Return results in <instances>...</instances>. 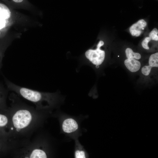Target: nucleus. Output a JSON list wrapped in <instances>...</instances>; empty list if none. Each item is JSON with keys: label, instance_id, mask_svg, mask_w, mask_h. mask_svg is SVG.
<instances>
[{"label": "nucleus", "instance_id": "nucleus-5", "mask_svg": "<svg viewBox=\"0 0 158 158\" xmlns=\"http://www.w3.org/2000/svg\"><path fill=\"white\" fill-rule=\"evenodd\" d=\"M10 8L22 9L37 14V9L28 0H0Z\"/></svg>", "mask_w": 158, "mask_h": 158}, {"label": "nucleus", "instance_id": "nucleus-13", "mask_svg": "<svg viewBox=\"0 0 158 158\" xmlns=\"http://www.w3.org/2000/svg\"><path fill=\"white\" fill-rule=\"evenodd\" d=\"M149 66L152 67H158V52L152 54L149 59Z\"/></svg>", "mask_w": 158, "mask_h": 158}, {"label": "nucleus", "instance_id": "nucleus-3", "mask_svg": "<svg viewBox=\"0 0 158 158\" xmlns=\"http://www.w3.org/2000/svg\"><path fill=\"white\" fill-rule=\"evenodd\" d=\"M11 123L8 109L0 111V138L14 142L11 138Z\"/></svg>", "mask_w": 158, "mask_h": 158}, {"label": "nucleus", "instance_id": "nucleus-12", "mask_svg": "<svg viewBox=\"0 0 158 158\" xmlns=\"http://www.w3.org/2000/svg\"><path fill=\"white\" fill-rule=\"evenodd\" d=\"M125 52L126 56L128 58H133L136 59H139L141 58V56L139 53L133 52L132 50L130 48H127Z\"/></svg>", "mask_w": 158, "mask_h": 158}, {"label": "nucleus", "instance_id": "nucleus-14", "mask_svg": "<svg viewBox=\"0 0 158 158\" xmlns=\"http://www.w3.org/2000/svg\"><path fill=\"white\" fill-rule=\"evenodd\" d=\"M158 30L156 28H154L150 33L149 37L151 40L157 41L158 40Z\"/></svg>", "mask_w": 158, "mask_h": 158}, {"label": "nucleus", "instance_id": "nucleus-7", "mask_svg": "<svg viewBox=\"0 0 158 158\" xmlns=\"http://www.w3.org/2000/svg\"><path fill=\"white\" fill-rule=\"evenodd\" d=\"M17 148L14 142L0 138V158L10 157L11 153Z\"/></svg>", "mask_w": 158, "mask_h": 158}, {"label": "nucleus", "instance_id": "nucleus-10", "mask_svg": "<svg viewBox=\"0 0 158 158\" xmlns=\"http://www.w3.org/2000/svg\"><path fill=\"white\" fill-rule=\"evenodd\" d=\"M8 89L6 88L0 83V111H7L8 108L6 103Z\"/></svg>", "mask_w": 158, "mask_h": 158}, {"label": "nucleus", "instance_id": "nucleus-4", "mask_svg": "<svg viewBox=\"0 0 158 158\" xmlns=\"http://www.w3.org/2000/svg\"><path fill=\"white\" fill-rule=\"evenodd\" d=\"M104 44V42L100 41L97 44L96 49H90L85 52L86 58L92 64L96 66H99L104 60L105 52L100 49L101 47Z\"/></svg>", "mask_w": 158, "mask_h": 158}, {"label": "nucleus", "instance_id": "nucleus-6", "mask_svg": "<svg viewBox=\"0 0 158 158\" xmlns=\"http://www.w3.org/2000/svg\"><path fill=\"white\" fill-rule=\"evenodd\" d=\"M20 33H8L0 39V70L2 66V60L6 49L13 40L20 36Z\"/></svg>", "mask_w": 158, "mask_h": 158}, {"label": "nucleus", "instance_id": "nucleus-9", "mask_svg": "<svg viewBox=\"0 0 158 158\" xmlns=\"http://www.w3.org/2000/svg\"><path fill=\"white\" fill-rule=\"evenodd\" d=\"M147 25L146 22L143 19L139 20L130 27L129 31L131 35L133 36H139Z\"/></svg>", "mask_w": 158, "mask_h": 158}, {"label": "nucleus", "instance_id": "nucleus-15", "mask_svg": "<svg viewBox=\"0 0 158 158\" xmlns=\"http://www.w3.org/2000/svg\"><path fill=\"white\" fill-rule=\"evenodd\" d=\"M152 67L150 66H145L142 69V72L144 75L147 76L150 73Z\"/></svg>", "mask_w": 158, "mask_h": 158}, {"label": "nucleus", "instance_id": "nucleus-11", "mask_svg": "<svg viewBox=\"0 0 158 158\" xmlns=\"http://www.w3.org/2000/svg\"><path fill=\"white\" fill-rule=\"evenodd\" d=\"M124 64L126 68L133 72L138 71L141 66L140 62L133 58H127L125 60Z\"/></svg>", "mask_w": 158, "mask_h": 158}, {"label": "nucleus", "instance_id": "nucleus-2", "mask_svg": "<svg viewBox=\"0 0 158 158\" xmlns=\"http://www.w3.org/2000/svg\"><path fill=\"white\" fill-rule=\"evenodd\" d=\"M4 79L7 88L24 99L33 103L35 108L44 110L54 107L58 97L56 93L44 92L17 85L6 78Z\"/></svg>", "mask_w": 158, "mask_h": 158}, {"label": "nucleus", "instance_id": "nucleus-8", "mask_svg": "<svg viewBox=\"0 0 158 158\" xmlns=\"http://www.w3.org/2000/svg\"><path fill=\"white\" fill-rule=\"evenodd\" d=\"M78 128V126L77 122L72 118H68L65 120L62 125L63 131L68 133L75 131Z\"/></svg>", "mask_w": 158, "mask_h": 158}, {"label": "nucleus", "instance_id": "nucleus-17", "mask_svg": "<svg viewBox=\"0 0 158 158\" xmlns=\"http://www.w3.org/2000/svg\"><path fill=\"white\" fill-rule=\"evenodd\" d=\"M151 40V39L150 37H147L143 40L142 42V45L143 48L147 49H149L148 44Z\"/></svg>", "mask_w": 158, "mask_h": 158}, {"label": "nucleus", "instance_id": "nucleus-1", "mask_svg": "<svg viewBox=\"0 0 158 158\" xmlns=\"http://www.w3.org/2000/svg\"><path fill=\"white\" fill-rule=\"evenodd\" d=\"M8 98L11 101L8 111L11 123V139L22 147L28 142L41 126L44 110L27 104L13 92Z\"/></svg>", "mask_w": 158, "mask_h": 158}, {"label": "nucleus", "instance_id": "nucleus-16", "mask_svg": "<svg viewBox=\"0 0 158 158\" xmlns=\"http://www.w3.org/2000/svg\"><path fill=\"white\" fill-rule=\"evenodd\" d=\"M75 156L76 158H86L85 153L83 150H76L75 153Z\"/></svg>", "mask_w": 158, "mask_h": 158}]
</instances>
